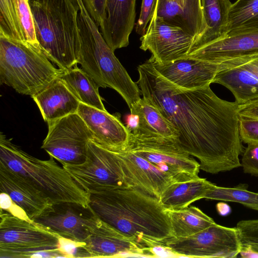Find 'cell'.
Segmentation results:
<instances>
[{"label":"cell","instance_id":"6da1fadb","mask_svg":"<svg viewBox=\"0 0 258 258\" xmlns=\"http://www.w3.org/2000/svg\"><path fill=\"white\" fill-rule=\"evenodd\" d=\"M143 98L172 124L182 149L211 174L241 166L239 105L218 97L210 86L183 89L160 75L148 59L138 67Z\"/></svg>","mask_w":258,"mask_h":258},{"label":"cell","instance_id":"7a4b0ae2","mask_svg":"<svg viewBox=\"0 0 258 258\" xmlns=\"http://www.w3.org/2000/svg\"><path fill=\"white\" fill-rule=\"evenodd\" d=\"M89 207L100 219L154 251L173 237L169 217L159 200L129 186L90 194Z\"/></svg>","mask_w":258,"mask_h":258},{"label":"cell","instance_id":"3957f363","mask_svg":"<svg viewBox=\"0 0 258 258\" xmlns=\"http://www.w3.org/2000/svg\"><path fill=\"white\" fill-rule=\"evenodd\" d=\"M43 53L59 68L78 64L80 48L77 0H28Z\"/></svg>","mask_w":258,"mask_h":258},{"label":"cell","instance_id":"277c9868","mask_svg":"<svg viewBox=\"0 0 258 258\" xmlns=\"http://www.w3.org/2000/svg\"><path fill=\"white\" fill-rule=\"evenodd\" d=\"M49 156L46 160L34 157L1 133L0 165L22 177L52 205L72 203L89 208L90 194Z\"/></svg>","mask_w":258,"mask_h":258},{"label":"cell","instance_id":"5b68a950","mask_svg":"<svg viewBox=\"0 0 258 258\" xmlns=\"http://www.w3.org/2000/svg\"><path fill=\"white\" fill-rule=\"evenodd\" d=\"M77 1L80 39L78 63L99 87L116 91L130 108L141 98L139 86L115 56L82 0Z\"/></svg>","mask_w":258,"mask_h":258},{"label":"cell","instance_id":"8992f818","mask_svg":"<svg viewBox=\"0 0 258 258\" xmlns=\"http://www.w3.org/2000/svg\"><path fill=\"white\" fill-rule=\"evenodd\" d=\"M50 61L28 42L0 36V82L18 93L32 96L60 78L64 70Z\"/></svg>","mask_w":258,"mask_h":258},{"label":"cell","instance_id":"52a82bcc","mask_svg":"<svg viewBox=\"0 0 258 258\" xmlns=\"http://www.w3.org/2000/svg\"><path fill=\"white\" fill-rule=\"evenodd\" d=\"M59 236L33 221L1 210L0 257H47V252L59 250Z\"/></svg>","mask_w":258,"mask_h":258},{"label":"cell","instance_id":"ba28073f","mask_svg":"<svg viewBox=\"0 0 258 258\" xmlns=\"http://www.w3.org/2000/svg\"><path fill=\"white\" fill-rule=\"evenodd\" d=\"M61 164L90 194L111 187L127 186L117 152L104 147L93 138L88 144L86 158L83 163Z\"/></svg>","mask_w":258,"mask_h":258},{"label":"cell","instance_id":"9c48e42d","mask_svg":"<svg viewBox=\"0 0 258 258\" xmlns=\"http://www.w3.org/2000/svg\"><path fill=\"white\" fill-rule=\"evenodd\" d=\"M177 139L130 134L126 150L156 165L180 182L199 178L200 163L182 149Z\"/></svg>","mask_w":258,"mask_h":258},{"label":"cell","instance_id":"30bf717a","mask_svg":"<svg viewBox=\"0 0 258 258\" xmlns=\"http://www.w3.org/2000/svg\"><path fill=\"white\" fill-rule=\"evenodd\" d=\"M164 248L178 256L193 257H236L241 244L236 227L216 224L192 235L167 240Z\"/></svg>","mask_w":258,"mask_h":258},{"label":"cell","instance_id":"8fae6325","mask_svg":"<svg viewBox=\"0 0 258 258\" xmlns=\"http://www.w3.org/2000/svg\"><path fill=\"white\" fill-rule=\"evenodd\" d=\"M47 123L48 133L41 148L60 163H83L93 135L80 116L73 113Z\"/></svg>","mask_w":258,"mask_h":258},{"label":"cell","instance_id":"7c38bea8","mask_svg":"<svg viewBox=\"0 0 258 258\" xmlns=\"http://www.w3.org/2000/svg\"><path fill=\"white\" fill-rule=\"evenodd\" d=\"M194 39L181 28L157 16L155 11L145 33L140 38V48L149 50L155 61L164 64L186 57Z\"/></svg>","mask_w":258,"mask_h":258},{"label":"cell","instance_id":"4fadbf2b","mask_svg":"<svg viewBox=\"0 0 258 258\" xmlns=\"http://www.w3.org/2000/svg\"><path fill=\"white\" fill-rule=\"evenodd\" d=\"M95 217L90 207L86 208L77 204L63 203L53 205L33 221L60 236L84 242Z\"/></svg>","mask_w":258,"mask_h":258},{"label":"cell","instance_id":"5bb4252c","mask_svg":"<svg viewBox=\"0 0 258 258\" xmlns=\"http://www.w3.org/2000/svg\"><path fill=\"white\" fill-rule=\"evenodd\" d=\"M84 242L90 257L157 256L154 251L141 246L96 215L89 236Z\"/></svg>","mask_w":258,"mask_h":258},{"label":"cell","instance_id":"9a60e30c","mask_svg":"<svg viewBox=\"0 0 258 258\" xmlns=\"http://www.w3.org/2000/svg\"><path fill=\"white\" fill-rule=\"evenodd\" d=\"M117 154L126 186L143 194L159 200L168 186L180 182L156 165L128 150Z\"/></svg>","mask_w":258,"mask_h":258},{"label":"cell","instance_id":"2e32d148","mask_svg":"<svg viewBox=\"0 0 258 258\" xmlns=\"http://www.w3.org/2000/svg\"><path fill=\"white\" fill-rule=\"evenodd\" d=\"M149 60L161 76L183 89H197L210 86L217 73L227 62L213 63L190 57H183L160 64Z\"/></svg>","mask_w":258,"mask_h":258},{"label":"cell","instance_id":"e0dca14e","mask_svg":"<svg viewBox=\"0 0 258 258\" xmlns=\"http://www.w3.org/2000/svg\"><path fill=\"white\" fill-rule=\"evenodd\" d=\"M257 56L258 30L226 36L191 52L186 57L221 63L247 61Z\"/></svg>","mask_w":258,"mask_h":258},{"label":"cell","instance_id":"ac0fdd59","mask_svg":"<svg viewBox=\"0 0 258 258\" xmlns=\"http://www.w3.org/2000/svg\"><path fill=\"white\" fill-rule=\"evenodd\" d=\"M77 113L98 143L114 152H123L127 149L130 133L121 122L119 114H111L106 110H101L81 102Z\"/></svg>","mask_w":258,"mask_h":258},{"label":"cell","instance_id":"d6986e66","mask_svg":"<svg viewBox=\"0 0 258 258\" xmlns=\"http://www.w3.org/2000/svg\"><path fill=\"white\" fill-rule=\"evenodd\" d=\"M136 0H106L101 33L112 49L126 47L135 26Z\"/></svg>","mask_w":258,"mask_h":258},{"label":"cell","instance_id":"ffe728a7","mask_svg":"<svg viewBox=\"0 0 258 258\" xmlns=\"http://www.w3.org/2000/svg\"><path fill=\"white\" fill-rule=\"evenodd\" d=\"M0 191L8 194L32 221L53 206L46 197L22 177L1 165Z\"/></svg>","mask_w":258,"mask_h":258},{"label":"cell","instance_id":"44dd1931","mask_svg":"<svg viewBox=\"0 0 258 258\" xmlns=\"http://www.w3.org/2000/svg\"><path fill=\"white\" fill-rule=\"evenodd\" d=\"M125 125L130 134L138 137H163L177 139L176 131L158 109L142 98L130 108Z\"/></svg>","mask_w":258,"mask_h":258},{"label":"cell","instance_id":"7402d4cb","mask_svg":"<svg viewBox=\"0 0 258 258\" xmlns=\"http://www.w3.org/2000/svg\"><path fill=\"white\" fill-rule=\"evenodd\" d=\"M31 97L47 123L77 113L80 103L60 78Z\"/></svg>","mask_w":258,"mask_h":258},{"label":"cell","instance_id":"603a6c76","mask_svg":"<svg viewBox=\"0 0 258 258\" xmlns=\"http://www.w3.org/2000/svg\"><path fill=\"white\" fill-rule=\"evenodd\" d=\"M244 61H228V64L217 73L213 81L229 90L239 105L258 99V78Z\"/></svg>","mask_w":258,"mask_h":258},{"label":"cell","instance_id":"cb8c5ba5","mask_svg":"<svg viewBox=\"0 0 258 258\" xmlns=\"http://www.w3.org/2000/svg\"><path fill=\"white\" fill-rule=\"evenodd\" d=\"M231 4L230 0H201L202 29L195 37L188 54L226 37Z\"/></svg>","mask_w":258,"mask_h":258},{"label":"cell","instance_id":"d4e9b609","mask_svg":"<svg viewBox=\"0 0 258 258\" xmlns=\"http://www.w3.org/2000/svg\"><path fill=\"white\" fill-rule=\"evenodd\" d=\"M213 184L200 177L188 181L174 182L163 191L159 201L165 209H182L205 198Z\"/></svg>","mask_w":258,"mask_h":258},{"label":"cell","instance_id":"484cf974","mask_svg":"<svg viewBox=\"0 0 258 258\" xmlns=\"http://www.w3.org/2000/svg\"><path fill=\"white\" fill-rule=\"evenodd\" d=\"M81 102L106 110L99 93V85L94 79L77 65L64 70L60 77Z\"/></svg>","mask_w":258,"mask_h":258},{"label":"cell","instance_id":"4316f807","mask_svg":"<svg viewBox=\"0 0 258 258\" xmlns=\"http://www.w3.org/2000/svg\"><path fill=\"white\" fill-rule=\"evenodd\" d=\"M165 210L170 219L173 237H187L215 223L212 218L196 207Z\"/></svg>","mask_w":258,"mask_h":258},{"label":"cell","instance_id":"83f0119b","mask_svg":"<svg viewBox=\"0 0 258 258\" xmlns=\"http://www.w3.org/2000/svg\"><path fill=\"white\" fill-rule=\"evenodd\" d=\"M258 30V0H237L228 14L226 36Z\"/></svg>","mask_w":258,"mask_h":258},{"label":"cell","instance_id":"f1b7e54d","mask_svg":"<svg viewBox=\"0 0 258 258\" xmlns=\"http://www.w3.org/2000/svg\"><path fill=\"white\" fill-rule=\"evenodd\" d=\"M247 185L239 184L234 187H224L213 184L205 199L240 203L258 211V192L247 190Z\"/></svg>","mask_w":258,"mask_h":258},{"label":"cell","instance_id":"f546056e","mask_svg":"<svg viewBox=\"0 0 258 258\" xmlns=\"http://www.w3.org/2000/svg\"><path fill=\"white\" fill-rule=\"evenodd\" d=\"M0 36L26 41L18 17L16 0H0Z\"/></svg>","mask_w":258,"mask_h":258},{"label":"cell","instance_id":"4dcf8cb0","mask_svg":"<svg viewBox=\"0 0 258 258\" xmlns=\"http://www.w3.org/2000/svg\"><path fill=\"white\" fill-rule=\"evenodd\" d=\"M156 14L170 24L179 27L195 37L196 36L184 8L177 0H158Z\"/></svg>","mask_w":258,"mask_h":258},{"label":"cell","instance_id":"1f68e13d","mask_svg":"<svg viewBox=\"0 0 258 258\" xmlns=\"http://www.w3.org/2000/svg\"><path fill=\"white\" fill-rule=\"evenodd\" d=\"M236 228L241 244V256L258 257V219L240 221Z\"/></svg>","mask_w":258,"mask_h":258},{"label":"cell","instance_id":"d6a6232c","mask_svg":"<svg viewBox=\"0 0 258 258\" xmlns=\"http://www.w3.org/2000/svg\"><path fill=\"white\" fill-rule=\"evenodd\" d=\"M16 2L19 21L26 41L34 47L40 49L28 0H16Z\"/></svg>","mask_w":258,"mask_h":258},{"label":"cell","instance_id":"836d02e7","mask_svg":"<svg viewBox=\"0 0 258 258\" xmlns=\"http://www.w3.org/2000/svg\"><path fill=\"white\" fill-rule=\"evenodd\" d=\"M239 135L242 142L258 144V119L240 115Z\"/></svg>","mask_w":258,"mask_h":258},{"label":"cell","instance_id":"e575fe53","mask_svg":"<svg viewBox=\"0 0 258 258\" xmlns=\"http://www.w3.org/2000/svg\"><path fill=\"white\" fill-rule=\"evenodd\" d=\"M177 1L184 8L197 36L200 33L203 26L201 0Z\"/></svg>","mask_w":258,"mask_h":258},{"label":"cell","instance_id":"d590c367","mask_svg":"<svg viewBox=\"0 0 258 258\" xmlns=\"http://www.w3.org/2000/svg\"><path fill=\"white\" fill-rule=\"evenodd\" d=\"M85 243L59 237V250L64 257H90L84 247Z\"/></svg>","mask_w":258,"mask_h":258},{"label":"cell","instance_id":"8d00e7d4","mask_svg":"<svg viewBox=\"0 0 258 258\" xmlns=\"http://www.w3.org/2000/svg\"><path fill=\"white\" fill-rule=\"evenodd\" d=\"M242 155L241 166L243 172L258 176V144H247Z\"/></svg>","mask_w":258,"mask_h":258},{"label":"cell","instance_id":"74e56055","mask_svg":"<svg viewBox=\"0 0 258 258\" xmlns=\"http://www.w3.org/2000/svg\"><path fill=\"white\" fill-rule=\"evenodd\" d=\"M158 0H142L139 18L136 24V32L139 35H144L148 23L156 11Z\"/></svg>","mask_w":258,"mask_h":258},{"label":"cell","instance_id":"f35d334b","mask_svg":"<svg viewBox=\"0 0 258 258\" xmlns=\"http://www.w3.org/2000/svg\"><path fill=\"white\" fill-rule=\"evenodd\" d=\"M82 2L91 17L101 28L105 19L106 0H82Z\"/></svg>","mask_w":258,"mask_h":258},{"label":"cell","instance_id":"ab89813d","mask_svg":"<svg viewBox=\"0 0 258 258\" xmlns=\"http://www.w3.org/2000/svg\"><path fill=\"white\" fill-rule=\"evenodd\" d=\"M0 201L1 210L7 211L18 218L30 220L26 212L15 204L6 193L1 192Z\"/></svg>","mask_w":258,"mask_h":258},{"label":"cell","instance_id":"60d3db41","mask_svg":"<svg viewBox=\"0 0 258 258\" xmlns=\"http://www.w3.org/2000/svg\"><path fill=\"white\" fill-rule=\"evenodd\" d=\"M239 114L241 116L258 119V99L239 105Z\"/></svg>","mask_w":258,"mask_h":258},{"label":"cell","instance_id":"b9f144b4","mask_svg":"<svg viewBox=\"0 0 258 258\" xmlns=\"http://www.w3.org/2000/svg\"><path fill=\"white\" fill-rule=\"evenodd\" d=\"M244 63L258 78V56L244 61Z\"/></svg>","mask_w":258,"mask_h":258},{"label":"cell","instance_id":"7bdbcfd3","mask_svg":"<svg viewBox=\"0 0 258 258\" xmlns=\"http://www.w3.org/2000/svg\"><path fill=\"white\" fill-rule=\"evenodd\" d=\"M216 208L218 213L222 216H225L231 212L230 206L223 202H220L217 204Z\"/></svg>","mask_w":258,"mask_h":258}]
</instances>
